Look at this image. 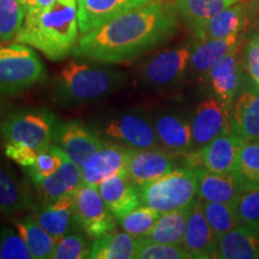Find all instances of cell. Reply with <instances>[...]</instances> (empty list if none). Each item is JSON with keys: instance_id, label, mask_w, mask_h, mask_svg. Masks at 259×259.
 <instances>
[{"instance_id": "cell-1", "label": "cell", "mask_w": 259, "mask_h": 259, "mask_svg": "<svg viewBox=\"0 0 259 259\" xmlns=\"http://www.w3.org/2000/svg\"><path fill=\"white\" fill-rule=\"evenodd\" d=\"M176 29L177 15L169 4L148 3L83 34L74 54L100 63H121L158 46Z\"/></svg>"}, {"instance_id": "cell-2", "label": "cell", "mask_w": 259, "mask_h": 259, "mask_svg": "<svg viewBox=\"0 0 259 259\" xmlns=\"http://www.w3.org/2000/svg\"><path fill=\"white\" fill-rule=\"evenodd\" d=\"M77 14V0H56L45 9L27 11L15 41L35 47L48 59L63 60L78 36Z\"/></svg>"}, {"instance_id": "cell-3", "label": "cell", "mask_w": 259, "mask_h": 259, "mask_svg": "<svg viewBox=\"0 0 259 259\" xmlns=\"http://www.w3.org/2000/svg\"><path fill=\"white\" fill-rule=\"evenodd\" d=\"M56 118L47 109L24 111L10 115L0 126L6 156L30 167L42 150L51 145Z\"/></svg>"}, {"instance_id": "cell-4", "label": "cell", "mask_w": 259, "mask_h": 259, "mask_svg": "<svg viewBox=\"0 0 259 259\" xmlns=\"http://www.w3.org/2000/svg\"><path fill=\"white\" fill-rule=\"evenodd\" d=\"M121 82L115 70L71 61L57 78L58 94L65 101L85 102L111 94Z\"/></svg>"}, {"instance_id": "cell-5", "label": "cell", "mask_w": 259, "mask_h": 259, "mask_svg": "<svg viewBox=\"0 0 259 259\" xmlns=\"http://www.w3.org/2000/svg\"><path fill=\"white\" fill-rule=\"evenodd\" d=\"M144 205L160 212L185 208L194 202L198 192V178L193 168H176L156 180L139 187Z\"/></svg>"}, {"instance_id": "cell-6", "label": "cell", "mask_w": 259, "mask_h": 259, "mask_svg": "<svg viewBox=\"0 0 259 259\" xmlns=\"http://www.w3.org/2000/svg\"><path fill=\"white\" fill-rule=\"evenodd\" d=\"M45 69L28 45L0 42V93L17 95L30 88L44 76Z\"/></svg>"}, {"instance_id": "cell-7", "label": "cell", "mask_w": 259, "mask_h": 259, "mask_svg": "<svg viewBox=\"0 0 259 259\" xmlns=\"http://www.w3.org/2000/svg\"><path fill=\"white\" fill-rule=\"evenodd\" d=\"M73 212L76 226L94 240L116 231L118 221L95 185L83 184L74 193Z\"/></svg>"}, {"instance_id": "cell-8", "label": "cell", "mask_w": 259, "mask_h": 259, "mask_svg": "<svg viewBox=\"0 0 259 259\" xmlns=\"http://www.w3.org/2000/svg\"><path fill=\"white\" fill-rule=\"evenodd\" d=\"M244 143L229 128L198 151L191 153L186 161L190 163V168L202 167L213 173H235L239 154Z\"/></svg>"}, {"instance_id": "cell-9", "label": "cell", "mask_w": 259, "mask_h": 259, "mask_svg": "<svg viewBox=\"0 0 259 259\" xmlns=\"http://www.w3.org/2000/svg\"><path fill=\"white\" fill-rule=\"evenodd\" d=\"M231 107L218 97L204 100L194 109L191 118L193 151H198L212 139L231 128Z\"/></svg>"}, {"instance_id": "cell-10", "label": "cell", "mask_w": 259, "mask_h": 259, "mask_svg": "<svg viewBox=\"0 0 259 259\" xmlns=\"http://www.w3.org/2000/svg\"><path fill=\"white\" fill-rule=\"evenodd\" d=\"M103 131L108 137L121 142L131 149L161 148L154 124L144 116L135 113H127L111 119Z\"/></svg>"}, {"instance_id": "cell-11", "label": "cell", "mask_w": 259, "mask_h": 259, "mask_svg": "<svg viewBox=\"0 0 259 259\" xmlns=\"http://www.w3.org/2000/svg\"><path fill=\"white\" fill-rule=\"evenodd\" d=\"M178 168V156L164 149H131L127 157V174L138 187L156 180Z\"/></svg>"}, {"instance_id": "cell-12", "label": "cell", "mask_w": 259, "mask_h": 259, "mask_svg": "<svg viewBox=\"0 0 259 259\" xmlns=\"http://www.w3.org/2000/svg\"><path fill=\"white\" fill-rule=\"evenodd\" d=\"M131 148L103 141L101 147L80 167L83 181L87 185L97 186L106 178L127 173L126 164Z\"/></svg>"}, {"instance_id": "cell-13", "label": "cell", "mask_w": 259, "mask_h": 259, "mask_svg": "<svg viewBox=\"0 0 259 259\" xmlns=\"http://www.w3.org/2000/svg\"><path fill=\"white\" fill-rule=\"evenodd\" d=\"M57 145L69 157V160L82 167L85 161L101 147L103 141L78 121L64 122L54 132Z\"/></svg>"}, {"instance_id": "cell-14", "label": "cell", "mask_w": 259, "mask_h": 259, "mask_svg": "<svg viewBox=\"0 0 259 259\" xmlns=\"http://www.w3.org/2000/svg\"><path fill=\"white\" fill-rule=\"evenodd\" d=\"M150 0H77L78 30L82 34H87L125 12L148 4Z\"/></svg>"}, {"instance_id": "cell-15", "label": "cell", "mask_w": 259, "mask_h": 259, "mask_svg": "<svg viewBox=\"0 0 259 259\" xmlns=\"http://www.w3.org/2000/svg\"><path fill=\"white\" fill-rule=\"evenodd\" d=\"M218 242V238L213 234L211 226L204 215L202 199L197 197L187 220L183 246L191 254V258L210 259L216 258Z\"/></svg>"}, {"instance_id": "cell-16", "label": "cell", "mask_w": 259, "mask_h": 259, "mask_svg": "<svg viewBox=\"0 0 259 259\" xmlns=\"http://www.w3.org/2000/svg\"><path fill=\"white\" fill-rule=\"evenodd\" d=\"M191 47L163 51L149 60L142 70L145 82L151 85H168L181 79L190 65Z\"/></svg>"}, {"instance_id": "cell-17", "label": "cell", "mask_w": 259, "mask_h": 259, "mask_svg": "<svg viewBox=\"0 0 259 259\" xmlns=\"http://www.w3.org/2000/svg\"><path fill=\"white\" fill-rule=\"evenodd\" d=\"M242 63L244 61L238 46L223 56L206 73L216 97L231 108L234 103L236 93L240 88Z\"/></svg>"}, {"instance_id": "cell-18", "label": "cell", "mask_w": 259, "mask_h": 259, "mask_svg": "<svg viewBox=\"0 0 259 259\" xmlns=\"http://www.w3.org/2000/svg\"><path fill=\"white\" fill-rule=\"evenodd\" d=\"M198 178L197 197L203 202L227 203L236 206L246 186L236 173H213L205 168H196Z\"/></svg>"}, {"instance_id": "cell-19", "label": "cell", "mask_w": 259, "mask_h": 259, "mask_svg": "<svg viewBox=\"0 0 259 259\" xmlns=\"http://www.w3.org/2000/svg\"><path fill=\"white\" fill-rule=\"evenodd\" d=\"M97 189L116 220L142 204L139 187L130 179L127 173L106 178L97 185Z\"/></svg>"}, {"instance_id": "cell-20", "label": "cell", "mask_w": 259, "mask_h": 259, "mask_svg": "<svg viewBox=\"0 0 259 259\" xmlns=\"http://www.w3.org/2000/svg\"><path fill=\"white\" fill-rule=\"evenodd\" d=\"M154 127L161 148L178 157L193 153V137L190 121L183 116L164 113L154 121Z\"/></svg>"}, {"instance_id": "cell-21", "label": "cell", "mask_w": 259, "mask_h": 259, "mask_svg": "<svg viewBox=\"0 0 259 259\" xmlns=\"http://www.w3.org/2000/svg\"><path fill=\"white\" fill-rule=\"evenodd\" d=\"M74 194H67L53 202L42 203L34 211V218L40 226L59 240L76 226L73 212Z\"/></svg>"}, {"instance_id": "cell-22", "label": "cell", "mask_w": 259, "mask_h": 259, "mask_svg": "<svg viewBox=\"0 0 259 259\" xmlns=\"http://www.w3.org/2000/svg\"><path fill=\"white\" fill-rule=\"evenodd\" d=\"M231 130L244 142H259V90L241 93L233 103Z\"/></svg>"}, {"instance_id": "cell-23", "label": "cell", "mask_w": 259, "mask_h": 259, "mask_svg": "<svg viewBox=\"0 0 259 259\" xmlns=\"http://www.w3.org/2000/svg\"><path fill=\"white\" fill-rule=\"evenodd\" d=\"M83 184L80 167L67 158L56 173L35 184V186L42 202L47 203L67 194H74Z\"/></svg>"}, {"instance_id": "cell-24", "label": "cell", "mask_w": 259, "mask_h": 259, "mask_svg": "<svg viewBox=\"0 0 259 259\" xmlns=\"http://www.w3.org/2000/svg\"><path fill=\"white\" fill-rule=\"evenodd\" d=\"M247 9L241 2L222 10L193 30L197 38H223L238 35L247 23Z\"/></svg>"}, {"instance_id": "cell-25", "label": "cell", "mask_w": 259, "mask_h": 259, "mask_svg": "<svg viewBox=\"0 0 259 259\" xmlns=\"http://www.w3.org/2000/svg\"><path fill=\"white\" fill-rule=\"evenodd\" d=\"M240 34L223 38H198L191 47L190 66L194 72L205 74L223 56L239 46Z\"/></svg>"}, {"instance_id": "cell-26", "label": "cell", "mask_w": 259, "mask_h": 259, "mask_svg": "<svg viewBox=\"0 0 259 259\" xmlns=\"http://www.w3.org/2000/svg\"><path fill=\"white\" fill-rule=\"evenodd\" d=\"M216 258L259 259V234L239 225L219 239Z\"/></svg>"}, {"instance_id": "cell-27", "label": "cell", "mask_w": 259, "mask_h": 259, "mask_svg": "<svg viewBox=\"0 0 259 259\" xmlns=\"http://www.w3.org/2000/svg\"><path fill=\"white\" fill-rule=\"evenodd\" d=\"M192 204L185 208L162 212L151 231L143 239L158 244L183 245Z\"/></svg>"}, {"instance_id": "cell-28", "label": "cell", "mask_w": 259, "mask_h": 259, "mask_svg": "<svg viewBox=\"0 0 259 259\" xmlns=\"http://www.w3.org/2000/svg\"><path fill=\"white\" fill-rule=\"evenodd\" d=\"M138 239L126 232H112L97 238L92 244L93 259H136Z\"/></svg>"}, {"instance_id": "cell-29", "label": "cell", "mask_w": 259, "mask_h": 259, "mask_svg": "<svg viewBox=\"0 0 259 259\" xmlns=\"http://www.w3.org/2000/svg\"><path fill=\"white\" fill-rule=\"evenodd\" d=\"M34 205L30 191L9 167L0 164V211L14 212Z\"/></svg>"}, {"instance_id": "cell-30", "label": "cell", "mask_w": 259, "mask_h": 259, "mask_svg": "<svg viewBox=\"0 0 259 259\" xmlns=\"http://www.w3.org/2000/svg\"><path fill=\"white\" fill-rule=\"evenodd\" d=\"M242 0H176L174 9L194 30L222 10Z\"/></svg>"}, {"instance_id": "cell-31", "label": "cell", "mask_w": 259, "mask_h": 259, "mask_svg": "<svg viewBox=\"0 0 259 259\" xmlns=\"http://www.w3.org/2000/svg\"><path fill=\"white\" fill-rule=\"evenodd\" d=\"M16 228L23 238L35 259L53 258L58 240L53 238L34 218H25L16 222Z\"/></svg>"}, {"instance_id": "cell-32", "label": "cell", "mask_w": 259, "mask_h": 259, "mask_svg": "<svg viewBox=\"0 0 259 259\" xmlns=\"http://www.w3.org/2000/svg\"><path fill=\"white\" fill-rule=\"evenodd\" d=\"M202 206L204 215L208 220L209 225L211 226L213 234L218 238V240L226 233L240 225L234 205L219 202H203L202 200Z\"/></svg>"}, {"instance_id": "cell-33", "label": "cell", "mask_w": 259, "mask_h": 259, "mask_svg": "<svg viewBox=\"0 0 259 259\" xmlns=\"http://www.w3.org/2000/svg\"><path fill=\"white\" fill-rule=\"evenodd\" d=\"M161 213L162 212L158 210L142 204L126 215L119 218L116 221L124 229V232L128 233L135 238L141 239L144 238L151 231L155 223L160 219Z\"/></svg>"}, {"instance_id": "cell-34", "label": "cell", "mask_w": 259, "mask_h": 259, "mask_svg": "<svg viewBox=\"0 0 259 259\" xmlns=\"http://www.w3.org/2000/svg\"><path fill=\"white\" fill-rule=\"evenodd\" d=\"M66 154L63 149L57 144H51L50 147L42 150L37 157L35 158L34 163L30 167H27L28 174L34 184H37L46 179L61 167V164L67 160Z\"/></svg>"}, {"instance_id": "cell-35", "label": "cell", "mask_w": 259, "mask_h": 259, "mask_svg": "<svg viewBox=\"0 0 259 259\" xmlns=\"http://www.w3.org/2000/svg\"><path fill=\"white\" fill-rule=\"evenodd\" d=\"M24 18L25 9L21 0H0V42L14 38Z\"/></svg>"}, {"instance_id": "cell-36", "label": "cell", "mask_w": 259, "mask_h": 259, "mask_svg": "<svg viewBox=\"0 0 259 259\" xmlns=\"http://www.w3.org/2000/svg\"><path fill=\"white\" fill-rule=\"evenodd\" d=\"M235 173L246 187L259 185V142L242 144Z\"/></svg>"}, {"instance_id": "cell-37", "label": "cell", "mask_w": 259, "mask_h": 259, "mask_svg": "<svg viewBox=\"0 0 259 259\" xmlns=\"http://www.w3.org/2000/svg\"><path fill=\"white\" fill-rule=\"evenodd\" d=\"M235 208L239 223L259 234V185L246 187Z\"/></svg>"}, {"instance_id": "cell-38", "label": "cell", "mask_w": 259, "mask_h": 259, "mask_svg": "<svg viewBox=\"0 0 259 259\" xmlns=\"http://www.w3.org/2000/svg\"><path fill=\"white\" fill-rule=\"evenodd\" d=\"M138 259H189L191 254L183 245L158 244L138 239Z\"/></svg>"}, {"instance_id": "cell-39", "label": "cell", "mask_w": 259, "mask_h": 259, "mask_svg": "<svg viewBox=\"0 0 259 259\" xmlns=\"http://www.w3.org/2000/svg\"><path fill=\"white\" fill-rule=\"evenodd\" d=\"M92 244L84 235L69 233L57 242L53 259H83L90 258Z\"/></svg>"}, {"instance_id": "cell-40", "label": "cell", "mask_w": 259, "mask_h": 259, "mask_svg": "<svg viewBox=\"0 0 259 259\" xmlns=\"http://www.w3.org/2000/svg\"><path fill=\"white\" fill-rule=\"evenodd\" d=\"M0 259H32V254L19 233L5 228L0 233Z\"/></svg>"}, {"instance_id": "cell-41", "label": "cell", "mask_w": 259, "mask_h": 259, "mask_svg": "<svg viewBox=\"0 0 259 259\" xmlns=\"http://www.w3.org/2000/svg\"><path fill=\"white\" fill-rule=\"evenodd\" d=\"M244 65L246 72L255 88L259 90V31L252 34L244 50Z\"/></svg>"}, {"instance_id": "cell-42", "label": "cell", "mask_w": 259, "mask_h": 259, "mask_svg": "<svg viewBox=\"0 0 259 259\" xmlns=\"http://www.w3.org/2000/svg\"><path fill=\"white\" fill-rule=\"evenodd\" d=\"M22 4H23L25 12L30 11V10H38V9H45L47 6L53 4L56 0H21Z\"/></svg>"}]
</instances>
